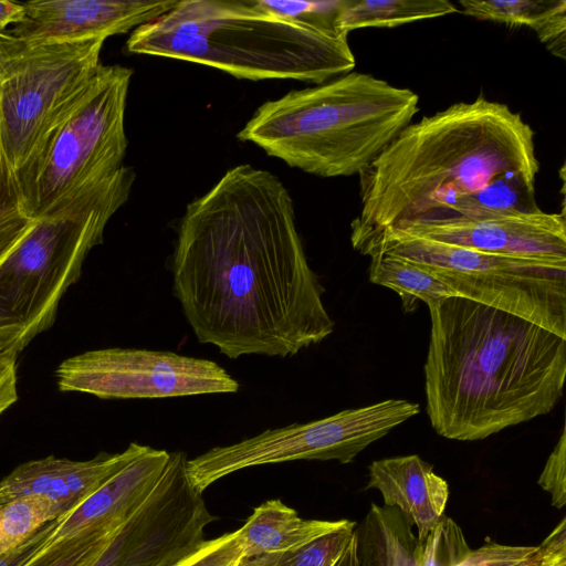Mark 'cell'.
Returning <instances> with one entry per match:
<instances>
[{"instance_id":"6da1fadb","label":"cell","mask_w":566,"mask_h":566,"mask_svg":"<svg viewBox=\"0 0 566 566\" xmlns=\"http://www.w3.org/2000/svg\"><path fill=\"white\" fill-rule=\"evenodd\" d=\"M171 272L198 340L231 359L294 356L334 331L292 197L268 170L234 166L187 205Z\"/></svg>"},{"instance_id":"9a60e30c","label":"cell","mask_w":566,"mask_h":566,"mask_svg":"<svg viewBox=\"0 0 566 566\" xmlns=\"http://www.w3.org/2000/svg\"><path fill=\"white\" fill-rule=\"evenodd\" d=\"M147 449L148 446L132 442L119 453H99L85 461L54 455L28 461L0 481V495L40 497L49 503L56 518H60Z\"/></svg>"},{"instance_id":"8d00e7d4","label":"cell","mask_w":566,"mask_h":566,"mask_svg":"<svg viewBox=\"0 0 566 566\" xmlns=\"http://www.w3.org/2000/svg\"><path fill=\"white\" fill-rule=\"evenodd\" d=\"M1 36H2V33H0V39H1Z\"/></svg>"},{"instance_id":"7a4b0ae2","label":"cell","mask_w":566,"mask_h":566,"mask_svg":"<svg viewBox=\"0 0 566 566\" xmlns=\"http://www.w3.org/2000/svg\"><path fill=\"white\" fill-rule=\"evenodd\" d=\"M535 133L506 104L479 96L410 123L358 175L356 251L385 230L541 210Z\"/></svg>"},{"instance_id":"83f0119b","label":"cell","mask_w":566,"mask_h":566,"mask_svg":"<svg viewBox=\"0 0 566 566\" xmlns=\"http://www.w3.org/2000/svg\"><path fill=\"white\" fill-rule=\"evenodd\" d=\"M342 0L333 1H270L258 0L266 10L290 20L312 25L322 30L339 31L336 15ZM340 32V31H339ZM343 33V32H342Z\"/></svg>"},{"instance_id":"d590c367","label":"cell","mask_w":566,"mask_h":566,"mask_svg":"<svg viewBox=\"0 0 566 566\" xmlns=\"http://www.w3.org/2000/svg\"><path fill=\"white\" fill-rule=\"evenodd\" d=\"M334 566H358L357 554H356V539L353 533L352 538L346 545L340 557Z\"/></svg>"},{"instance_id":"f1b7e54d","label":"cell","mask_w":566,"mask_h":566,"mask_svg":"<svg viewBox=\"0 0 566 566\" xmlns=\"http://www.w3.org/2000/svg\"><path fill=\"white\" fill-rule=\"evenodd\" d=\"M539 559V546L489 543L471 549L457 566H538Z\"/></svg>"},{"instance_id":"e0dca14e","label":"cell","mask_w":566,"mask_h":566,"mask_svg":"<svg viewBox=\"0 0 566 566\" xmlns=\"http://www.w3.org/2000/svg\"><path fill=\"white\" fill-rule=\"evenodd\" d=\"M367 488L380 492L384 505L397 507L416 527L421 542L444 516L448 483L417 454L373 461Z\"/></svg>"},{"instance_id":"9c48e42d","label":"cell","mask_w":566,"mask_h":566,"mask_svg":"<svg viewBox=\"0 0 566 566\" xmlns=\"http://www.w3.org/2000/svg\"><path fill=\"white\" fill-rule=\"evenodd\" d=\"M105 39L25 44L0 39V151L13 175L96 76Z\"/></svg>"},{"instance_id":"ac0fdd59","label":"cell","mask_w":566,"mask_h":566,"mask_svg":"<svg viewBox=\"0 0 566 566\" xmlns=\"http://www.w3.org/2000/svg\"><path fill=\"white\" fill-rule=\"evenodd\" d=\"M350 523L349 520H304L281 500H269L253 510L239 531L244 556L250 557L301 548Z\"/></svg>"},{"instance_id":"5bb4252c","label":"cell","mask_w":566,"mask_h":566,"mask_svg":"<svg viewBox=\"0 0 566 566\" xmlns=\"http://www.w3.org/2000/svg\"><path fill=\"white\" fill-rule=\"evenodd\" d=\"M179 0H32L22 20L6 30L14 41L35 44L133 32L170 11Z\"/></svg>"},{"instance_id":"4dcf8cb0","label":"cell","mask_w":566,"mask_h":566,"mask_svg":"<svg viewBox=\"0 0 566 566\" xmlns=\"http://www.w3.org/2000/svg\"><path fill=\"white\" fill-rule=\"evenodd\" d=\"M538 485L552 496V504L562 509L566 504V430L548 455L538 478Z\"/></svg>"},{"instance_id":"f546056e","label":"cell","mask_w":566,"mask_h":566,"mask_svg":"<svg viewBox=\"0 0 566 566\" xmlns=\"http://www.w3.org/2000/svg\"><path fill=\"white\" fill-rule=\"evenodd\" d=\"M244 556L240 531L223 534L205 543L176 566H235Z\"/></svg>"},{"instance_id":"d4e9b609","label":"cell","mask_w":566,"mask_h":566,"mask_svg":"<svg viewBox=\"0 0 566 566\" xmlns=\"http://www.w3.org/2000/svg\"><path fill=\"white\" fill-rule=\"evenodd\" d=\"M34 222L23 210L14 175L0 151V264Z\"/></svg>"},{"instance_id":"484cf974","label":"cell","mask_w":566,"mask_h":566,"mask_svg":"<svg viewBox=\"0 0 566 566\" xmlns=\"http://www.w3.org/2000/svg\"><path fill=\"white\" fill-rule=\"evenodd\" d=\"M115 532H83L72 538L46 546L25 566H87Z\"/></svg>"},{"instance_id":"d6a6232c","label":"cell","mask_w":566,"mask_h":566,"mask_svg":"<svg viewBox=\"0 0 566 566\" xmlns=\"http://www.w3.org/2000/svg\"><path fill=\"white\" fill-rule=\"evenodd\" d=\"M18 352L0 344V415L18 400Z\"/></svg>"},{"instance_id":"7c38bea8","label":"cell","mask_w":566,"mask_h":566,"mask_svg":"<svg viewBox=\"0 0 566 566\" xmlns=\"http://www.w3.org/2000/svg\"><path fill=\"white\" fill-rule=\"evenodd\" d=\"M187 460L181 451L170 453L149 496L87 566H176L205 543L216 517L189 481Z\"/></svg>"},{"instance_id":"ffe728a7","label":"cell","mask_w":566,"mask_h":566,"mask_svg":"<svg viewBox=\"0 0 566 566\" xmlns=\"http://www.w3.org/2000/svg\"><path fill=\"white\" fill-rule=\"evenodd\" d=\"M464 14L478 20L532 29L556 56L566 53L565 0H461Z\"/></svg>"},{"instance_id":"603a6c76","label":"cell","mask_w":566,"mask_h":566,"mask_svg":"<svg viewBox=\"0 0 566 566\" xmlns=\"http://www.w3.org/2000/svg\"><path fill=\"white\" fill-rule=\"evenodd\" d=\"M57 520L40 497L0 495V556L22 545L48 523Z\"/></svg>"},{"instance_id":"1f68e13d","label":"cell","mask_w":566,"mask_h":566,"mask_svg":"<svg viewBox=\"0 0 566 566\" xmlns=\"http://www.w3.org/2000/svg\"><path fill=\"white\" fill-rule=\"evenodd\" d=\"M57 520L44 525L22 545L0 556V566H25L49 545Z\"/></svg>"},{"instance_id":"7402d4cb","label":"cell","mask_w":566,"mask_h":566,"mask_svg":"<svg viewBox=\"0 0 566 566\" xmlns=\"http://www.w3.org/2000/svg\"><path fill=\"white\" fill-rule=\"evenodd\" d=\"M370 259L369 281L395 291L407 313L413 312L419 301L429 308L455 296L441 281L405 259L382 253Z\"/></svg>"},{"instance_id":"2e32d148","label":"cell","mask_w":566,"mask_h":566,"mask_svg":"<svg viewBox=\"0 0 566 566\" xmlns=\"http://www.w3.org/2000/svg\"><path fill=\"white\" fill-rule=\"evenodd\" d=\"M169 458L170 452L148 447L77 507L57 518L48 546L86 531H117L149 496Z\"/></svg>"},{"instance_id":"44dd1931","label":"cell","mask_w":566,"mask_h":566,"mask_svg":"<svg viewBox=\"0 0 566 566\" xmlns=\"http://www.w3.org/2000/svg\"><path fill=\"white\" fill-rule=\"evenodd\" d=\"M457 12L447 0H342L336 28L348 34L365 28H395Z\"/></svg>"},{"instance_id":"d6986e66","label":"cell","mask_w":566,"mask_h":566,"mask_svg":"<svg viewBox=\"0 0 566 566\" xmlns=\"http://www.w3.org/2000/svg\"><path fill=\"white\" fill-rule=\"evenodd\" d=\"M354 535L358 566H420L422 542L395 506L373 503Z\"/></svg>"},{"instance_id":"cb8c5ba5","label":"cell","mask_w":566,"mask_h":566,"mask_svg":"<svg viewBox=\"0 0 566 566\" xmlns=\"http://www.w3.org/2000/svg\"><path fill=\"white\" fill-rule=\"evenodd\" d=\"M356 523L293 551L243 556L235 566H334L353 536Z\"/></svg>"},{"instance_id":"8fae6325","label":"cell","mask_w":566,"mask_h":566,"mask_svg":"<svg viewBox=\"0 0 566 566\" xmlns=\"http://www.w3.org/2000/svg\"><path fill=\"white\" fill-rule=\"evenodd\" d=\"M55 376L61 391L103 399L170 398L239 390V382L217 363L166 350H88L63 360Z\"/></svg>"},{"instance_id":"277c9868","label":"cell","mask_w":566,"mask_h":566,"mask_svg":"<svg viewBox=\"0 0 566 566\" xmlns=\"http://www.w3.org/2000/svg\"><path fill=\"white\" fill-rule=\"evenodd\" d=\"M347 35L290 20L258 0H179L134 30L126 50L203 64L237 78L322 84L355 69Z\"/></svg>"},{"instance_id":"3957f363","label":"cell","mask_w":566,"mask_h":566,"mask_svg":"<svg viewBox=\"0 0 566 566\" xmlns=\"http://www.w3.org/2000/svg\"><path fill=\"white\" fill-rule=\"evenodd\" d=\"M427 413L441 437L475 441L549 413L563 396L566 338L452 296L429 307Z\"/></svg>"},{"instance_id":"e575fe53","label":"cell","mask_w":566,"mask_h":566,"mask_svg":"<svg viewBox=\"0 0 566 566\" xmlns=\"http://www.w3.org/2000/svg\"><path fill=\"white\" fill-rule=\"evenodd\" d=\"M24 15V6L20 2L0 0V33L10 24H18Z\"/></svg>"},{"instance_id":"8992f818","label":"cell","mask_w":566,"mask_h":566,"mask_svg":"<svg viewBox=\"0 0 566 566\" xmlns=\"http://www.w3.org/2000/svg\"><path fill=\"white\" fill-rule=\"evenodd\" d=\"M135 171L122 167L35 220L0 264V344L21 352L54 322L107 222L128 200Z\"/></svg>"},{"instance_id":"ba28073f","label":"cell","mask_w":566,"mask_h":566,"mask_svg":"<svg viewBox=\"0 0 566 566\" xmlns=\"http://www.w3.org/2000/svg\"><path fill=\"white\" fill-rule=\"evenodd\" d=\"M359 253L405 259L455 296L514 314L566 338V262L488 253L390 230Z\"/></svg>"},{"instance_id":"4fadbf2b","label":"cell","mask_w":566,"mask_h":566,"mask_svg":"<svg viewBox=\"0 0 566 566\" xmlns=\"http://www.w3.org/2000/svg\"><path fill=\"white\" fill-rule=\"evenodd\" d=\"M390 231L488 253L566 262L564 210L560 213L505 212Z\"/></svg>"},{"instance_id":"52a82bcc","label":"cell","mask_w":566,"mask_h":566,"mask_svg":"<svg viewBox=\"0 0 566 566\" xmlns=\"http://www.w3.org/2000/svg\"><path fill=\"white\" fill-rule=\"evenodd\" d=\"M133 70L103 65L14 179L25 213L39 219L123 167L125 109Z\"/></svg>"},{"instance_id":"4316f807","label":"cell","mask_w":566,"mask_h":566,"mask_svg":"<svg viewBox=\"0 0 566 566\" xmlns=\"http://www.w3.org/2000/svg\"><path fill=\"white\" fill-rule=\"evenodd\" d=\"M470 551L460 526L443 516L422 542L420 566H457Z\"/></svg>"},{"instance_id":"5b68a950","label":"cell","mask_w":566,"mask_h":566,"mask_svg":"<svg viewBox=\"0 0 566 566\" xmlns=\"http://www.w3.org/2000/svg\"><path fill=\"white\" fill-rule=\"evenodd\" d=\"M419 97L349 72L263 103L237 137L318 177L359 175L407 127Z\"/></svg>"},{"instance_id":"30bf717a","label":"cell","mask_w":566,"mask_h":566,"mask_svg":"<svg viewBox=\"0 0 566 566\" xmlns=\"http://www.w3.org/2000/svg\"><path fill=\"white\" fill-rule=\"evenodd\" d=\"M418 403L386 399L306 423L268 429L187 460L191 484L202 493L216 481L251 467L295 460L352 462L373 442L418 415Z\"/></svg>"},{"instance_id":"836d02e7","label":"cell","mask_w":566,"mask_h":566,"mask_svg":"<svg viewBox=\"0 0 566 566\" xmlns=\"http://www.w3.org/2000/svg\"><path fill=\"white\" fill-rule=\"evenodd\" d=\"M538 566H566V518L564 517L539 545Z\"/></svg>"}]
</instances>
